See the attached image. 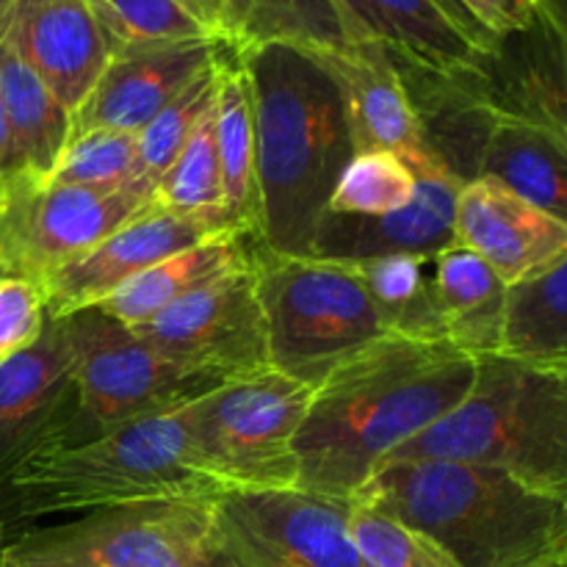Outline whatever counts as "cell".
Here are the masks:
<instances>
[{
    "instance_id": "obj_1",
    "label": "cell",
    "mask_w": 567,
    "mask_h": 567,
    "mask_svg": "<svg viewBox=\"0 0 567 567\" xmlns=\"http://www.w3.org/2000/svg\"><path fill=\"white\" fill-rule=\"evenodd\" d=\"M476 358L452 343L382 338L313 388L293 441L299 491L352 502L396 449L468 396Z\"/></svg>"
},
{
    "instance_id": "obj_2",
    "label": "cell",
    "mask_w": 567,
    "mask_h": 567,
    "mask_svg": "<svg viewBox=\"0 0 567 567\" xmlns=\"http://www.w3.org/2000/svg\"><path fill=\"white\" fill-rule=\"evenodd\" d=\"M236 55L252 92L255 244L286 258H313L332 188L354 155L341 89L310 50L266 44Z\"/></svg>"
},
{
    "instance_id": "obj_3",
    "label": "cell",
    "mask_w": 567,
    "mask_h": 567,
    "mask_svg": "<svg viewBox=\"0 0 567 567\" xmlns=\"http://www.w3.org/2000/svg\"><path fill=\"white\" fill-rule=\"evenodd\" d=\"M352 502L426 535L457 567H526L567 551V504L496 468L388 463Z\"/></svg>"
},
{
    "instance_id": "obj_4",
    "label": "cell",
    "mask_w": 567,
    "mask_h": 567,
    "mask_svg": "<svg viewBox=\"0 0 567 567\" xmlns=\"http://www.w3.org/2000/svg\"><path fill=\"white\" fill-rule=\"evenodd\" d=\"M221 487L188 454L186 404L89 441H50L0 487V518L14 529L48 515L147 502H214Z\"/></svg>"
},
{
    "instance_id": "obj_5",
    "label": "cell",
    "mask_w": 567,
    "mask_h": 567,
    "mask_svg": "<svg viewBox=\"0 0 567 567\" xmlns=\"http://www.w3.org/2000/svg\"><path fill=\"white\" fill-rule=\"evenodd\" d=\"M443 460L496 468L567 504V369L507 354L476 358L463 404L388 463Z\"/></svg>"
},
{
    "instance_id": "obj_6",
    "label": "cell",
    "mask_w": 567,
    "mask_h": 567,
    "mask_svg": "<svg viewBox=\"0 0 567 567\" xmlns=\"http://www.w3.org/2000/svg\"><path fill=\"white\" fill-rule=\"evenodd\" d=\"M271 369L319 388L338 365L391 338L354 269L343 260L286 258L252 249Z\"/></svg>"
},
{
    "instance_id": "obj_7",
    "label": "cell",
    "mask_w": 567,
    "mask_h": 567,
    "mask_svg": "<svg viewBox=\"0 0 567 567\" xmlns=\"http://www.w3.org/2000/svg\"><path fill=\"white\" fill-rule=\"evenodd\" d=\"M313 388L269 369L227 380L186 404L188 454L199 474L230 491L297 487L293 441Z\"/></svg>"
},
{
    "instance_id": "obj_8",
    "label": "cell",
    "mask_w": 567,
    "mask_h": 567,
    "mask_svg": "<svg viewBox=\"0 0 567 567\" xmlns=\"http://www.w3.org/2000/svg\"><path fill=\"white\" fill-rule=\"evenodd\" d=\"M214 540V502H147L11 532L3 567H208Z\"/></svg>"
},
{
    "instance_id": "obj_9",
    "label": "cell",
    "mask_w": 567,
    "mask_h": 567,
    "mask_svg": "<svg viewBox=\"0 0 567 567\" xmlns=\"http://www.w3.org/2000/svg\"><path fill=\"white\" fill-rule=\"evenodd\" d=\"M72 349V393L89 437L131 421L169 413L221 385L150 347L133 327L100 308L64 316ZM86 437V441H89Z\"/></svg>"
},
{
    "instance_id": "obj_10",
    "label": "cell",
    "mask_w": 567,
    "mask_h": 567,
    "mask_svg": "<svg viewBox=\"0 0 567 567\" xmlns=\"http://www.w3.org/2000/svg\"><path fill=\"white\" fill-rule=\"evenodd\" d=\"M147 208L138 194L9 175L0 188V275L42 282Z\"/></svg>"
},
{
    "instance_id": "obj_11",
    "label": "cell",
    "mask_w": 567,
    "mask_h": 567,
    "mask_svg": "<svg viewBox=\"0 0 567 567\" xmlns=\"http://www.w3.org/2000/svg\"><path fill=\"white\" fill-rule=\"evenodd\" d=\"M352 502L299 491L214 498L216 537L255 567H369L349 535Z\"/></svg>"
},
{
    "instance_id": "obj_12",
    "label": "cell",
    "mask_w": 567,
    "mask_h": 567,
    "mask_svg": "<svg viewBox=\"0 0 567 567\" xmlns=\"http://www.w3.org/2000/svg\"><path fill=\"white\" fill-rule=\"evenodd\" d=\"M133 330L169 360L219 382L271 369L252 266L197 288Z\"/></svg>"
},
{
    "instance_id": "obj_13",
    "label": "cell",
    "mask_w": 567,
    "mask_h": 567,
    "mask_svg": "<svg viewBox=\"0 0 567 567\" xmlns=\"http://www.w3.org/2000/svg\"><path fill=\"white\" fill-rule=\"evenodd\" d=\"M238 233L227 216L219 214H177L147 205L133 219L116 227L97 247L50 271L39 286L44 291L50 319H64L78 310L94 308L105 297L147 271L150 266L172 258L188 247ZM244 236V233H241Z\"/></svg>"
},
{
    "instance_id": "obj_14",
    "label": "cell",
    "mask_w": 567,
    "mask_h": 567,
    "mask_svg": "<svg viewBox=\"0 0 567 567\" xmlns=\"http://www.w3.org/2000/svg\"><path fill=\"white\" fill-rule=\"evenodd\" d=\"M336 78L354 153H393L413 172L446 166L426 142L424 120L410 94L396 55L385 44L310 50Z\"/></svg>"
},
{
    "instance_id": "obj_15",
    "label": "cell",
    "mask_w": 567,
    "mask_h": 567,
    "mask_svg": "<svg viewBox=\"0 0 567 567\" xmlns=\"http://www.w3.org/2000/svg\"><path fill=\"white\" fill-rule=\"evenodd\" d=\"M454 236L507 288L532 280L567 255V225L491 177H474L460 186Z\"/></svg>"
},
{
    "instance_id": "obj_16",
    "label": "cell",
    "mask_w": 567,
    "mask_h": 567,
    "mask_svg": "<svg viewBox=\"0 0 567 567\" xmlns=\"http://www.w3.org/2000/svg\"><path fill=\"white\" fill-rule=\"evenodd\" d=\"M72 402L70 338L64 321L48 319L33 347L0 365V487L37 449L61 435Z\"/></svg>"
},
{
    "instance_id": "obj_17",
    "label": "cell",
    "mask_w": 567,
    "mask_h": 567,
    "mask_svg": "<svg viewBox=\"0 0 567 567\" xmlns=\"http://www.w3.org/2000/svg\"><path fill=\"white\" fill-rule=\"evenodd\" d=\"M225 48L221 39L166 44L111 55L81 109L72 114V131L142 133L172 100L186 92Z\"/></svg>"
},
{
    "instance_id": "obj_18",
    "label": "cell",
    "mask_w": 567,
    "mask_h": 567,
    "mask_svg": "<svg viewBox=\"0 0 567 567\" xmlns=\"http://www.w3.org/2000/svg\"><path fill=\"white\" fill-rule=\"evenodd\" d=\"M471 83L493 111L540 125L567 147V33L543 11L498 39Z\"/></svg>"
},
{
    "instance_id": "obj_19",
    "label": "cell",
    "mask_w": 567,
    "mask_h": 567,
    "mask_svg": "<svg viewBox=\"0 0 567 567\" xmlns=\"http://www.w3.org/2000/svg\"><path fill=\"white\" fill-rule=\"evenodd\" d=\"M413 199L402 210L388 216H338L324 214L316 233L313 258L321 260H365L382 255H437L454 247V208L463 183L446 169L413 172Z\"/></svg>"
},
{
    "instance_id": "obj_20",
    "label": "cell",
    "mask_w": 567,
    "mask_h": 567,
    "mask_svg": "<svg viewBox=\"0 0 567 567\" xmlns=\"http://www.w3.org/2000/svg\"><path fill=\"white\" fill-rule=\"evenodd\" d=\"M0 37L14 44L70 114L81 109L111 61L89 0H42L17 14Z\"/></svg>"
},
{
    "instance_id": "obj_21",
    "label": "cell",
    "mask_w": 567,
    "mask_h": 567,
    "mask_svg": "<svg viewBox=\"0 0 567 567\" xmlns=\"http://www.w3.org/2000/svg\"><path fill=\"white\" fill-rule=\"evenodd\" d=\"M476 177L502 183L543 214L567 225V147L540 125L491 109Z\"/></svg>"
},
{
    "instance_id": "obj_22",
    "label": "cell",
    "mask_w": 567,
    "mask_h": 567,
    "mask_svg": "<svg viewBox=\"0 0 567 567\" xmlns=\"http://www.w3.org/2000/svg\"><path fill=\"white\" fill-rule=\"evenodd\" d=\"M0 103L9 125V175L48 181L72 133V114L0 37Z\"/></svg>"
},
{
    "instance_id": "obj_23",
    "label": "cell",
    "mask_w": 567,
    "mask_h": 567,
    "mask_svg": "<svg viewBox=\"0 0 567 567\" xmlns=\"http://www.w3.org/2000/svg\"><path fill=\"white\" fill-rule=\"evenodd\" d=\"M252 238L241 236V233H221V236L208 238L197 247H188L150 266L147 271L127 280L94 308L122 321L125 327H138L197 288L208 286L230 271L252 266Z\"/></svg>"
},
{
    "instance_id": "obj_24",
    "label": "cell",
    "mask_w": 567,
    "mask_h": 567,
    "mask_svg": "<svg viewBox=\"0 0 567 567\" xmlns=\"http://www.w3.org/2000/svg\"><path fill=\"white\" fill-rule=\"evenodd\" d=\"M214 138L219 155L225 214L238 233L255 241L258 233V186H255V116L252 92L241 59L221 48L216 59Z\"/></svg>"
},
{
    "instance_id": "obj_25",
    "label": "cell",
    "mask_w": 567,
    "mask_h": 567,
    "mask_svg": "<svg viewBox=\"0 0 567 567\" xmlns=\"http://www.w3.org/2000/svg\"><path fill=\"white\" fill-rule=\"evenodd\" d=\"M435 291L454 349L471 358L502 354L507 286L480 255L460 244L437 252Z\"/></svg>"
},
{
    "instance_id": "obj_26",
    "label": "cell",
    "mask_w": 567,
    "mask_h": 567,
    "mask_svg": "<svg viewBox=\"0 0 567 567\" xmlns=\"http://www.w3.org/2000/svg\"><path fill=\"white\" fill-rule=\"evenodd\" d=\"M385 44L402 64L430 75L454 78L476 72L493 53L465 31L437 0H371Z\"/></svg>"
},
{
    "instance_id": "obj_27",
    "label": "cell",
    "mask_w": 567,
    "mask_h": 567,
    "mask_svg": "<svg viewBox=\"0 0 567 567\" xmlns=\"http://www.w3.org/2000/svg\"><path fill=\"white\" fill-rule=\"evenodd\" d=\"M219 39L236 53L291 44L343 50L352 44L336 0H221Z\"/></svg>"
},
{
    "instance_id": "obj_28",
    "label": "cell",
    "mask_w": 567,
    "mask_h": 567,
    "mask_svg": "<svg viewBox=\"0 0 567 567\" xmlns=\"http://www.w3.org/2000/svg\"><path fill=\"white\" fill-rule=\"evenodd\" d=\"M391 338L449 343L435 291V255H382L349 264Z\"/></svg>"
},
{
    "instance_id": "obj_29",
    "label": "cell",
    "mask_w": 567,
    "mask_h": 567,
    "mask_svg": "<svg viewBox=\"0 0 567 567\" xmlns=\"http://www.w3.org/2000/svg\"><path fill=\"white\" fill-rule=\"evenodd\" d=\"M502 354L567 369V255L532 280L507 288Z\"/></svg>"
},
{
    "instance_id": "obj_30",
    "label": "cell",
    "mask_w": 567,
    "mask_h": 567,
    "mask_svg": "<svg viewBox=\"0 0 567 567\" xmlns=\"http://www.w3.org/2000/svg\"><path fill=\"white\" fill-rule=\"evenodd\" d=\"M111 55L219 39L183 0H89Z\"/></svg>"
},
{
    "instance_id": "obj_31",
    "label": "cell",
    "mask_w": 567,
    "mask_h": 567,
    "mask_svg": "<svg viewBox=\"0 0 567 567\" xmlns=\"http://www.w3.org/2000/svg\"><path fill=\"white\" fill-rule=\"evenodd\" d=\"M221 53V50H219ZM219 59V55H216ZM216 97V61L186 89L177 94L142 133H138V164L133 175L131 192L138 194L150 205L155 186L166 175L175 158L181 155L183 144L192 136L194 125L210 111Z\"/></svg>"
},
{
    "instance_id": "obj_32",
    "label": "cell",
    "mask_w": 567,
    "mask_h": 567,
    "mask_svg": "<svg viewBox=\"0 0 567 567\" xmlns=\"http://www.w3.org/2000/svg\"><path fill=\"white\" fill-rule=\"evenodd\" d=\"M153 208L177 210V214H225V194H221L219 155L214 138V105L205 111L203 120L194 125L192 136L183 144L175 164L166 169L155 186Z\"/></svg>"
},
{
    "instance_id": "obj_33",
    "label": "cell",
    "mask_w": 567,
    "mask_h": 567,
    "mask_svg": "<svg viewBox=\"0 0 567 567\" xmlns=\"http://www.w3.org/2000/svg\"><path fill=\"white\" fill-rule=\"evenodd\" d=\"M415 175L399 155L371 150L354 153L332 188L327 214L338 216H388L413 199Z\"/></svg>"
},
{
    "instance_id": "obj_34",
    "label": "cell",
    "mask_w": 567,
    "mask_h": 567,
    "mask_svg": "<svg viewBox=\"0 0 567 567\" xmlns=\"http://www.w3.org/2000/svg\"><path fill=\"white\" fill-rule=\"evenodd\" d=\"M138 164V136L120 131H72L50 183L92 188V192H131Z\"/></svg>"
},
{
    "instance_id": "obj_35",
    "label": "cell",
    "mask_w": 567,
    "mask_h": 567,
    "mask_svg": "<svg viewBox=\"0 0 567 567\" xmlns=\"http://www.w3.org/2000/svg\"><path fill=\"white\" fill-rule=\"evenodd\" d=\"M349 535L369 567H457L435 540L369 504L352 502Z\"/></svg>"
},
{
    "instance_id": "obj_36",
    "label": "cell",
    "mask_w": 567,
    "mask_h": 567,
    "mask_svg": "<svg viewBox=\"0 0 567 567\" xmlns=\"http://www.w3.org/2000/svg\"><path fill=\"white\" fill-rule=\"evenodd\" d=\"M48 319V302L39 282L0 275V365L33 347Z\"/></svg>"
},
{
    "instance_id": "obj_37",
    "label": "cell",
    "mask_w": 567,
    "mask_h": 567,
    "mask_svg": "<svg viewBox=\"0 0 567 567\" xmlns=\"http://www.w3.org/2000/svg\"><path fill=\"white\" fill-rule=\"evenodd\" d=\"M457 3L493 39L524 31L543 11V0H457Z\"/></svg>"
},
{
    "instance_id": "obj_38",
    "label": "cell",
    "mask_w": 567,
    "mask_h": 567,
    "mask_svg": "<svg viewBox=\"0 0 567 567\" xmlns=\"http://www.w3.org/2000/svg\"><path fill=\"white\" fill-rule=\"evenodd\" d=\"M336 3L341 9L343 22H347L352 44H385V33H382L371 0H336Z\"/></svg>"
},
{
    "instance_id": "obj_39",
    "label": "cell",
    "mask_w": 567,
    "mask_h": 567,
    "mask_svg": "<svg viewBox=\"0 0 567 567\" xmlns=\"http://www.w3.org/2000/svg\"><path fill=\"white\" fill-rule=\"evenodd\" d=\"M210 31L219 37V22H221V0H183Z\"/></svg>"
},
{
    "instance_id": "obj_40",
    "label": "cell",
    "mask_w": 567,
    "mask_h": 567,
    "mask_svg": "<svg viewBox=\"0 0 567 567\" xmlns=\"http://www.w3.org/2000/svg\"><path fill=\"white\" fill-rule=\"evenodd\" d=\"M208 567H255V565H249L247 559L238 557V554L233 551V548H227L225 543H221L219 537H216V540H214V551H210Z\"/></svg>"
},
{
    "instance_id": "obj_41",
    "label": "cell",
    "mask_w": 567,
    "mask_h": 567,
    "mask_svg": "<svg viewBox=\"0 0 567 567\" xmlns=\"http://www.w3.org/2000/svg\"><path fill=\"white\" fill-rule=\"evenodd\" d=\"M42 3V0H0V33L9 28V22L14 20L17 14H22L25 9H31V6Z\"/></svg>"
},
{
    "instance_id": "obj_42",
    "label": "cell",
    "mask_w": 567,
    "mask_h": 567,
    "mask_svg": "<svg viewBox=\"0 0 567 567\" xmlns=\"http://www.w3.org/2000/svg\"><path fill=\"white\" fill-rule=\"evenodd\" d=\"M9 177V125H6L3 103H0V188Z\"/></svg>"
},
{
    "instance_id": "obj_43",
    "label": "cell",
    "mask_w": 567,
    "mask_h": 567,
    "mask_svg": "<svg viewBox=\"0 0 567 567\" xmlns=\"http://www.w3.org/2000/svg\"><path fill=\"white\" fill-rule=\"evenodd\" d=\"M543 14L567 33V0H543Z\"/></svg>"
},
{
    "instance_id": "obj_44",
    "label": "cell",
    "mask_w": 567,
    "mask_h": 567,
    "mask_svg": "<svg viewBox=\"0 0 567 567\" xmlns=\"http://www.w3.org/2000/svg\"><path fill=\"white\" fill-rule=\"evenodd\" d=\"M526 567H567V551L551 554V557H543V559H537V563H532Z\"/></svg>"
},
{
    "instance_id": "obj_45",
    "label": "cell",
    "mask_w": 567,
    "mask_h": 567,
    "mask_svg": "<svg viewBox=\"0 0 567 567\" xmlns=\"http://www.w3.org/2000/svg\"><path fill=\"white\" fill-rule=\"evenodd\" d=\"M9 535H11L9 524L0 518V567H3V548H6V540H9Z\"/></svg>"
}]
</instances>
